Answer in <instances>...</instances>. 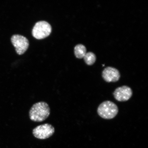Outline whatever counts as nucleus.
Here are the masks:
<instances>
[{
	"label": "nucleus",
	"mask_w": 148,
	"mask_h": 148,
	"mask_svg": "<svg viewBox=\"0 0 148 148\" xmlns=\"http://www.w3.org/2000/svg\"><path fill=\"white\" fill-rule=\"evenodd\" d=\"M74 52L76 57L79 59H81L85 56L86 53V47L82 44H78L75 46Z\"/></svg>",
	"instance_id": "8"
},
{
	"label": "nucleus",
	"mask_w": 148,
	"mask_h": 148,
	"mask_svg": "<svg viewBox=\"0 0 148 148\" xmlns=\"http://www.w3.org/2000/svg\"><path fill=\"white\" fill-rule=\"evenodd\" d=\"M54 127L49 123L38 126L33 130V134L35 137L39 139H46L50 137L54 134Z\"/></svg>",
	"instance_id": "4"
},
{
	"label": "nucleus",
	"mask_w": 148,
	"mask_h": 148,
	"mask_svg": "<svg viewBox=\"0 0 148 148\" xmlns=\"http://www.w3.org/2000/svg\"><path fill=\"white\" fill-rule=\"evenodd\" d=\"M85 62L88 65H92L95 62L96 56L94 53L91 52H89L86 53L84 57Z\"/></svg>",
	"instance_id": "9"
},
{
	"label": "nucleus",
	"mask_w": 148,
	"mask_h": 148,
	"mask_svg": "<svg viewBox=\"0 0 148 148\" xmlns=\"http://www.w3.org/2000/svg\"><path fill=\"white\" fill-rule=\"evenodd\" d=\"M118 107L115 103L109 101L102 103L98 107L97 112L103 119H111L115 117L118 114Z\"/></svg>",
	"instance_id": "2"
},
{
	"label": "nucleus",
	"mask_w": 148,
	"mask_h": 148,
	"mask_svg": "<svg viewBox=\"0 0 148 148\" xmlns=\"http://www.w3.org/2000/svg\"><path fill=\"white\" fill-rule=\"evenodd\" d=\"M50 108L48 103L44 101H40L33 105L29 111L30 119L36 122H41L49 117Z\"/></svg>",
	"instance_id": "1"
},
{
	"label": "nucleus",
	"mask_w": 148,
	"mask_h": 148,
	"mask_svg": "<svg viewBox=\"0 0 148 148\" xmlns=\"http://www.w3.org/2000/svg\"><path fill=\"white\" fill-rule=\"evenodd\" d=\"M113 95L116 101H125L129 100L132 97L133 91L129 87L123 86L116 88Z\"/></svg>",
	"instance_id": "6"
},
{
	"label": "nucleus",
	"mask_w": 148,
	"mask_h": 148,
	"mask_svg": "<svg viewBox=\"0 0 148 148\" xmlns=\"http://www.w3.org/2000/svg\"><path fill=\"white\" fill-rule=\"evenodd\" d=\"M11 41L16 48V53L18 55L23 54L28 48V40L25 37L21 35H13L11 38Z\"/></svg>",
	"instance_id": "5"
},
{
	"label": "nucleus",
	"mask_w": 148,
	"mask_h": 148,
	"mask_svg": "<svg viewBox=\"0 0 148 148\" xmlns=\"http://www.w3.org/2000/svg\"><path fill=\"white\" fill-rule=\"evenodd\" d=\"M102 76L103 79L107 82H114L119 81L120 74L116 68L108 66L103 70Z\"/></svg>",
	"instance_id": "7"
},
{
	"label": "nucleus",
	"mask_w": 148,
	"mask_h": 148,
	"mask_svg": "<svg viewBox=\"0 0 148 148\" xmlns=\"http://www.w3.org/2000/svg\"><path fill=\"white\" fill-rule=\"evenodd\" d=\"M51 31V26L47 22L44 21H38L33 28L32 36L37 39H42L49 36Z\"/></svg>",
	"instance_id": "3"
}]
</instances>
